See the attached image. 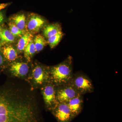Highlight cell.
I'll use <instances>...</instances> for the list:
<instances>
[{
    "label": "cell",
    "instance_id": "cell-1",
    "mask_svg": "<svg viewBox=\"0 0 122 122\" xmlns=\"http://www.w3.org/2000/svg\"><path fill=\"white\" fill-rule=\"evenodd\" d=\"M35 90L26 81L11 80L9 86L0 93V122H42Z\"/></svg>",
    "mask_w": 122,
    "mask_h": 122
},
{
    "label": "cell",
    "instance_id": "cell-2",
    "mask_svg": "<svg viewBox=\"0 0 122 122\" xmlns=\"http://www.w3.org/2000/svg\"><path fill=\"white\" fill-rule=\"evenodd\" d=\"M50 81L56 86L70 82L74 73L73 58L69 55L63 62L49 67Z\"/></svg>",
    "mask_w": 122,
    "mask_h": 122
},
{
    "label": "cell",
    "instance_id": "cell-3",
    "mask_svg": "<svg viewBox=\"0 0 122 122\" xmlns=\"http://www.w3.org/2000/svg\"><path fill=\"white\" fill-rule=\"evenodd\" d=\"M50 81L49 67L35 64L31 70L28 82L34 89H41Z\"/></svg>",
    "mask_w": 122,
    "mask_h": 122
},
{
    "label": "cell",
    "instance_id": "cell-4",
    "mask_svg": "<svg viewBox=\"0 0 122 122\" xmlns=\"http://www.w3.org/2000/svg\"><path fill=\"white\" fill-rule=\"evenodd\" d=\"M70 83L79 94L92 93L94 90L92 81L86 75L81 72L74 73Z\"/></svg>",
    "mask_w": 122,
    "mask_h": 122
},
{
    "label": "cell",
    "instance_id": "cell-5",
    "mask_svg": "<svg viewBox=\"0 0 122 122\" xmlns=\"http://www.w3.org/2000/svg\"><path fill=\"white\" fill-rule=\"evenodd\" d=\"M56 88V86L50 81L40 89L46 111L50 112L58 103L57 98Z\"/></svg>",
    "mask_w": 122,
    "mask_h": 122
},
{
    "label": "cell",
    "instance_id": "cell-6",
    "mask_svg": "<svg viewBox=\"0 0 122 122\" xmlns=\"http://www.w3.org/2000/svg\"><path fill=\"white\" fill-rule=\"evenodd\" d=\"M9 71L12 78L18 79L27 82L31 72L28 63L18 61L12 62Z\"/></svg>",
    "mask_w": 122,
    "mask_h": 122
},
{
    "label": "cell",
    "instance_id": "cell-7",
    "mask_svg": "<svg viewBox=\"0 0 122 122\" xmlns=\"http://www.w3.org/2000/svg\"><path fill=\"white\" fill-rule=\"evenodd\" d=\"M58 122H71L73 119L67 103L58 102L50 111Z\"/></svg>",
    "mask_w": 122,
    "mask_h": 122
},
{
    "label": "cell",
    "instance_id": "cell-8",
    "mask_svg": "<svg viewBox=\"0 0 122 122\" xmlns=\"http://www.w3.org/2000/svg\"><path fill=\"white\" fill-rule=\"evenodd\" d=\"M56 86L57 98L58 102L67 103L71 99L79 94L70 82Z\"/></svg>",
    "mask_w": 122,
    "mask_h": 122
},
{
    "label": "cell",
    "instance_id": "cell-9",
    "mask_svg": "<svg viewBox=\"0 0 122 122\" xmlns=\"http://www.w3.org/2000/svg\"><path fill=\"white\" fill-rule=\"evenodd\" d=\"M67 103L73 119L74 118L82 111L83 106V95H78L70 100Z\"/></svg>",
    "mask_w": 122,
    "mask_h": 122
},
{
    "label": "cell",
    "instance_id": "cell-10",
    "mask_svg": "<svg viewBox=\"0 0 122 122\" xmlns=\"http://www.w3.org/2000/svg\"><path fill=\"white\" fill-rule=\"evenodd\" d=\"M45 23V20L40 16L33 14L30 16L26 26L30 32H37L43 27Z\"/></svg>",
    "mask_w": 122,
    "mask_h": 122
},
{
    "label": "cell",
    "instance_id": "cell-11",
    "mask_svg": "<svg viewBox=\"0 0 122 122\" xmlns=\"http://www.w3.org/2000/svg\"><path fill=\"white\" fill-rule=\"evenodd\" d=\"M61 32V25L56 23L46 25L44 28L43 32L45 36L48 38Z\"/></svg>",
    "mask_w": 122,
    "mask_h": 122
},
{
    "label": "cell",
    "instance_id": "cell-12",
    "mask_svg": "<svg viewBox=\"0 0 122 122\" xmlns=\"http://www.w3.org/2000/svg\"><path fill=\"white\" fill-rule=\"evenodd\" d=\"M2 52L5 57L9 61H14L18 57L16 51L12 46H5L3 48Z\"/></svg>",
    "mask_w": 122,
    "mask_h": 122
},
{
    "label": "cell",
    "instance_id": "cell-13",
    "mask_svg": "<svg viewBox=\"0 0 122 122\" xmlns=\"http://www.w3.org/2000/svg\"><path fill=\"white\" fill-rule=\"evenodd\" d=\"M32 39V36L29 33H26L22 35L19 39L17 45L18 50L20 52L24 51L29 42Z\"/></svg>",
    "mask_w": 122,
    "mask_h": 122
},
{
    "label": "cell",
    "instance_id": "cell-14",
    "mask_svg": "<svg viewBox=\"0 0 122 122\" xmlns=\"http://www.w3.org/2000/svg\"><path fill=\"white\" fill-rule=\"evenodd\" d=\"M24 51V57L27 61L30 62L31 58L36 52L35 45L32 39L26 46Z\"/></svg>",
    "mask_w": 122,
    "mask_h": 122
},
{
    "label": "cell",
    "instance_id": "cell-15",
    "mask_svg": "<svg viewBox=\"0 0 122 122\" xmlns=\"http://www.w3.org/2000/svg\"><path fill=\"white\" fill-rule=\"evenodd\" d=\"M13 21L18 28L20 30H24L26 26V17L23 14H18L12 17Z\"/></svg>",
    "mask_w": 122,
    "mask_h": 122
},
{
    "label": "cell",
    "instance_id": "cell-16",
    "mask_svg": "<svg viewBox=\"0 0 122 122\" xmlns=\"http://www.w3.org/2000/svg\"><path fill=\"white\" fill-rule=\"evenodd\" d=\"M33 42L36 52H39L42 50L48 43L44 37L40 34L35 36Z\"/></svg>",
    "mask_w": 122,
    "mask_h": 122
},
{
    "label": "cell",
    "instance_id": "cell-17",
    "mask_svg": "<svg viewBox=\"0 0 122 122\" xmlns=\"http://www.w3.org/2000/svg\"><path fill=\"white\" fill-rule=\"evenodd\" d=\"M0 38L3 43H12L15 41V36L10 30L5 29L1 30L0 34Z\"/></svg>",
    "mask_w": 122,
    "mask_h": 122
},
{
    "label": "cell",
    "instance_id": "cell-18",
    "mask_svg": "<svg viewBox=\"0 0 122 122\" xmlns=\"http://www.w3.org/2000/svg\"><path fill=\"white\" fill-rule=\"evenodd\" d=\"M63 35V33L61 32L48 38L47 42L51 49L54 48L58 44Z\"/></svg>",
    "mask_w": 122,
    "mask_h": 122
},
{
    "label": "cell",
    "instance_id": "cell-19",
    "mask_svg": "<svg viewBox=\"0 0 122 122\" xmlns=\"http://www.w3.org/2000/svg\"><path fill=\"white\" fill-rule=\"evenodd\" d=\"M9 26L10 30L14 36H20L24 34V30H20L13 22L10 23L9 24Z\"/></svg>",
    "mask_w": 122,
    "mask_h": 122
},
{
    "label": "cell",
    "instance_id": "cell-20",
    "mask_svg": "<svg viewBox=\"0 0 122 122\" xmlns=\"http://www.w3.org/2000/svg\"><path fill=\"white\" fill-rule=\"evenodd\" d=\"M3 62H4V59H3L2 55L0 54V66L2 65Z\"/></svg>",
    "mask_w": 122,
    "mask_h": 122
},
{
    "label": "cell",
    "instance_id": "cell-21",
    "mask_svg": "<svg viewBox=\"0 0 122 122\" xmlns=\"http://www.w3.org/2000/svg\"><path fill=\"white\" fill-rule=\"evenodd\" d=\"M4 15L1 12H0V23L2 22L3 20H4Z\"/></svg>",
    "mask_w": 122,
    "mask_h": 122
},
{
    "label": "cell",
    "instance_id": "cell-22",
    "mask_svg": "<svg viewBox=\"0 0 122 122\" xmlns=\"http://www.w3.org/2000/svg\"><path fill=\"white\" fill-rule=\"evenodd\" d=\"M1 30H1V29L0 28V34L1 33Z\"/></svg>",
    "mask_w": 122,
    "mask_h": 122
}]
</instances>
